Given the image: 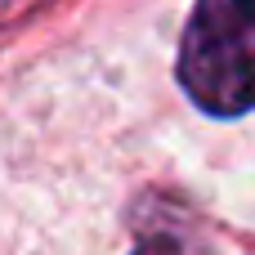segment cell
I'll return each mask as SVG.
<instances>
[{
    "label": "cell",
    "instance_id": "6da1fadb",
    "mask_svg": "<svg viewBox=\"0 0 255 255\" xmlns=\"http://www.w3.org/2000/svg\"><path fill=\"white\" fill-rule=\"evenodd\" d=\"M179 81L211 117L255 108V0H197L179 40Z\"/></svg>",
    "mask_w": 255,
    "mask_h": 255
}]
</instances>
